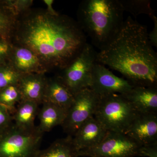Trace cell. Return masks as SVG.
I'll use <instances>...</instances> for the list:
<instances>
[{
    "instance_id": "6da1fadb",
    "label": "cell",
    "mask_w": 157,
    "mask_h": 157,
    "mask_svg": "<svg viewBox=\"0 0 157 157\" xmlns=\"http://www.w3.org/2000/svg\"><path fill=\"white\" fill-rule=\"evenodd\" d=\"M11 41L33 51L47 72L64 69L87 43L77 21L67 15H51L43 9H30L20 16Z\"/></svg>"
},
{
    "instance_id": "7a4b0ae2",
    "label": "cell",
    "mask_w": 157,
    "mask_h": 157,
    "mask_svg": "<svg viewBox=\"0 0 157 157\" xmlns=\"http://www.w3.org/2000/svg\"><path fill=\"white\" fill-rule=\"evenodd\" d=\"M148 34L146 26L129 16L112 41L98 52V63L119 72L134 86L157 87V55Z\"/></svg>"
},
{
    "instance_id": "3957f363",
    "label": "cell",
    "mask_w": 157,
    "mask_h": 157,
    "mask_svg": "<svg viewBox=\"0 0 157 157\" xmlns=\"http://www.w3.org/2000/svg\"><path fill=\"white\" fill-rule=\"evenodd\" d=\"M124 12L119 0H84L78 7L77 22L91 45L101 51L119 32Z\"/></svg>"
},
{
    "instance_id": "277c9868",
    "label": "cell",
    "mask_w": 157,
    "mask_h": 157,
    "mask_svg": "<svg viewBox=\"0 0 157 157\" xmlns=\"http://www.w3.org/2000/svg\"><path fill=\"white\" fill-rule=\"evenodd\" d=\"M137 113L124 96L113 94L99 98L94 117L108 132L125 134Z\"/></svg>"
},
{
    "instance_id": "5b68a950",
    "label": "cell",
    "mask_w": 157,
    "mask_h": 157,
    "mask_svg": "<svg viewBox=\"0 0 157 157\" xmlns=\"http://www.w3.org/2000/svg\"><path fill=\"white\" fill-rule=\"evenodd\" d=\"M43 134L37 126L35 131L27 132L12 124L0 131V157H36Z\"/></svg>"
},
{
    "instance_id": "8992f818",
    "label": "cell",
    "mask_w": 157,
    "mask_h": 157,
    "mask_svg": "<svg viewBox=\"0 0 157 157\" xmlns=\"http://www.w3.org/2000/svg\"><path fill=\"white\" fill-rule=\"evenodd\" d=\"M98 53L94 46L87 43L76 58L60 71L58 76L74 95L90 88L93 67L98 62Z\"/></svg>"
},
{
    "instance_id": "52a82bcc",
    "label": "cell",
    "mask_w": 157,
    "mask_h": 157,
    "mask_svg": "<svg viewBox=\"0 0 157 157\" xmlns=\"http://www.w3.org/2000/svg\"><path fill=\"white\" fill-rule=\"evenodd\" d=\"M140 144L126 134L107 132L101 143L77 152V157H135L139 156Z\"/></svg>"
},
{
    "instance_id": "ba28073f",
    "label": "cell",
    "mask_w": 157,
    "mask_h": 157,
    "mask_svg": "<svg viewBox=\"0 0 157 157\" xmlns=\"http://www.w3.org/2000/svg\"><path fill=\"white\" fill-rule=\"evenodd\" d=\"M99 101V97L90 88L82 90L74 95L62 125L67 136L73 137L85 122L94 116Z\"/></svg>"
},
{
    "instance_id": "9c48e42d",
    "label": "cell",
    "mask_w": 157,
    "mask_h": 157,
    "mask_svg": "<svg viewBox=\"0 0 157 157\" xmlns=\"http://www.w3.org/2000/svg\"><path fill=\"white\" fill-rule=\"evenodd\" d=\"M134 86L125 78L116 76L104 65L98 62L94 65L90 88L99 98L113 94L124 95Z\"/></svg>"
},
{
    "instance_id": "30bf717a",
    "label": "cell",
    "mask_w": 157,
    "mask_h": 157,
    "mask_svg": "<svg viewBox=\"0 0 157 157\" xmlns=\"http://www.w3.org/2000/svg\"><path fill=\"white\" fill-rule=\"evenodd\" d=\"M125 134L140 145L157 142V113H137Z\"/></svg>"
},
{
    "instance_id": "8fae6325",
    "label": "cell",
    "mask_w": 157,
    "mask_h": 157,
    "mask_svg": "<svg viewBox=\"0 0 157 157\" xmlns=\"http://www.w3.org/2000/svg\"><path fill=\"white\" fill-rule=\"evenodd\" d=\"M107 132L101 123L92 117L79 127L72 137L73 146L77 152L94 147L101 143Z\"/></svg>"
},
{
    "instance_id": "7c38bea8",
    "label": "cell",
    "mask_w": 157,
    "mask_h": 157,
    "mask_svg": "<svg viewBox=\"0 0 157 157\" xmlns=\"http://www.w3.org/2000/svg\"><path fill=\"white\" fill-rule=\"evenodd\" d=\"M8 63L21 75L47 72L36 55L29 48L21 45L14 44Z\"/></svg>"
},
{
    "instance_id": "4fadbf2b",
    "label": "cell",
    "mask_w": 157,
    "mask_h": 157,
    "mask_svg": "<svg viewBox=\"0 0 157 157\" xmlns=\"http://www.w3.org/2000/svg\"><path fill=\"white\" fill-rule=\"evenodd\" d=\"M124 96L137 113H157V87L134 86Z\"/></svg>"
},
{
    "instance_id": "5bb4252c",
    "label": "cell",
    "mask_w": 157,
    "mask_h": 157,
    "mask_svg": "<svg viewBox=\"0 0 157 157\" xmlns=\"http://www.w3.org/2000/svg\"><path fill=\"white\" fill-rule=\"evenodd\" d=\"M47 78L45 73H33L21 75L17 85L22 96V100L33 101L39 105L44 100Z\"/></svg>"
},
{
    "instance_id": "9a60e30c",
    "label": "cell",
    "mask_w": 157,
    "mask_h": 157,
    "mask_svg": "<svg viewBox=\"0 0 157 157\" xmlns=\"http://www.w3.org/2000/svg\"><path fill=\"white\" fill-rule=\"evenodd\" d=\"M74 98V95L58 76L47 78L43 102L55 104L67 112L73 103Z\"/></svg>"
},
{
    "instance_id": "2e32d148",
    "label": "cell",
    "mask_w": 157,
    "mask_h": 157,
    "mask_svg": "<svg viewBox=\"0 0 157 157\" xmlns=\"http://www.w3.org/2000/svg\"><path fill=\"white\" fill-rule=\"evenodd\" d=\"M39 105L33 101L21 100L16 107L12 115L14 126L22 131L32 132L35 131V120L39 112Z\"/></svg>"
},
{
    "instance_id": "e0dca14e",
    "label": "cell",
    "mask_w": 157,
    "mask_h": 157,
    "mask_svg": "<svg viewBox=\"0 0 157 157\" xmlns=\"http://www.w3.org/2000/svg\"><path fill=\"white\" fill-rule=\"evenodd\" d=\"M38 114L39 124L37 126L39 131L44 134L50 132L55 127L63 124L67 111L55 104L44 102Z\"/></svg>"
},
{
    "instance_id": "ac0fdd59",
    "label": "cell",
    "mask_w": 157,
    "mask_h": 157,
    "mask_svg": "<svg viewBox=\"0 0 157 157\" xmlns=\"http://www.w3.org/2000/svg\"><path fill=\"white\" fill-rule=\"evenodd\" d=\"M73 144L72 137L57 139L47 147L39 151L36 157H78Z\"/></svg>"
},
{
    "instance_id": "d6986e66",
    "label": "cell",
    "mask_w": 157,
    "mask_h": 157,
    "mask_svg": "<svg viewBox=\"0 0 157 157\" xmlns=\"http://www.w3.org/2000/svg\"><path fill=\"white\" fill-rule=\"evenodd\" d=\"M17 18L5 0H0V38L11 40Z\"/></svg>"
},
{
    "instance_id": "ffe728a7",
    "label": "cell",
    "mask_w": 157,
    "mask_h": 157,
    "mask_svg": "<svg viewBox=\"0 0 157 157\" xmlns=\"http://www.w3.org/2000/svg\"><path fill=\"white\" fill-rule=\"evenodd\" d=\"M22 99L17 83L11 85L0 90V105L6 108L11 115L16 109L15 105Z\"/></svg>"
},
{
    "instance_id": "44dd1931",
    "label": "cell",
    "mask_w": 157,
    "mask_h": 157,
    "mask_svg": "<svg viewBox=\"0 0 157 157\" xmlns=\"http://www.w3.org/2000/svg\"><path fill=\"white\" fill-rule=\"evenodd\" d=\"M124 11L131 13L134 16L146 14L151 18L155 16V11L151 9L150 1L147 0H119Z\"/></svg>"
},
{
    "instance_id": "7402d4cb",
    "label": "cell",
    "mask_w": 157,
    "mask_h": 157,
    "mask_svg": "<svg viewBox=\"0 0 157 157\" xmlns=\"http://www.w3.org/2000/svg\"><path fill=\"white\" fill-rule=\"evenodd\" d=\"M21 75L8 63L0 65V90L11 85L17 84Z\"/></svg>"
},
{
    "instance_id": "603a6c76",
    "label": "cell",
    "mask_w": 157,
    "mask_h": 157,
    "mask_svg": "<svg viewBox=\"0 0 157 157\" xmlns=\"http://www.w3.org/2000/svg\"><path fill=\"white\" fill-rule=\"evenodd\" d=\"M6 4L17 17L31 9L33 0H5Z\"/></svg>"
},
{
    "instance_id": "cb8c5ba5",
    "label": "cell",
    "mask_w": 157,
    "mask_h": 157,
    "mask_svg": "<svg viewBox=\"0 0 157 157\" xmlns=\"http://www.w3.org/2000/svg\"><path fill=\"white\" fill-rule=\"evenodd\" d=\"M13 45L10 39L0 38V65L8 63Z\"/></svg>"
},
{
    "instance_id": "d4e9b609",
    "label": "cell",
    "mask_w": 157,
    "mask_h": 157,
    "mask_svg": "<svg viewBox=\"0 0 157 157\" xmlns=\"http://www.w3.org/2000/svg\"><path fill=\"white\" fill-rule=\"evenodd\" d=\"M13 123L12 115L6 108L0 105V131L8 128Z\"/></svg>"
},
{
    "instance_id": "484cf974",
    "label": "cell",
    "mask_w": 157,
    "mask_h": 157,
    "mask_svg": "<svg viewBox=\"0 0 157 157\" xmlns=\"http://www.w3.org/2000/svg\"><path fill=\"white\" fill-rule=\"evenodd\" d=\"M139 156L157 157V142L141 145L139 150Z\"/></svg>"
},
{
    "instance_id": "4316f807",
    "label": "cell",
    "mask_w": 157,
    "mask_h": 157,
    "mask_svg": "<svg viewBox=\"0 0 157 157\" xmlns=\"http://www.w3.org/2000/svg\"><path fill=\"white\" fill-rule=\"evenodd\" d=\"M154 22V28L152 30L148 33V39L150 42L153 47H157V18L155 15L151 17Z\"/></svg>"
},
{
    "instance_id": "83f0119b",
    "label": "cell",
    "mask_w": 157,
    "mask_h": 157,
    "mask_svg": "<svg viewBox=\"0 0 157 157\" xmlns=\"http://www.w3.org/2000/svg\"><path fill=\"white\" fill-rule=\"evenodd\" d=\"M43 2L47 6V9L45 10L48 14L54 16H56L59 14L58 12L56 11L52 7V4L54 2L53 0H43Z\"/></svg>"
}]
</instances>
